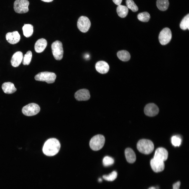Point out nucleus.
<instances>
[{"label": "nucleus", "mask_w": 189, "mask_h": 189, "mask_svg": "<svg viewBox=\"0 0 189 189\" xmlns=\"http://www.w3.org/2000/svg\"><path fill=\"white\" fill-rule=\"evenodd\" d=\"M60 148V144L59 141L55 138H51L45 143L42 150L45 155L52 156L58 153Z\"/></svg>", "instance_id": "nucleus-1"}, {"label": "nucleus", "mask_w": 189, "mask_h": 189, "mask_svg": "<svg viewBox=\"0 0 189 189\" xmlns=\"http://www.w3.org/2000/svg\"><path fill=\"white\" fill-rule=\"evenodd\" d=\"M137 148L140 153L145 154L151 153L154 148V144L150 140L146 139H141L138 142Z\"/></svg>", "instance_id": "nucleus-2"}, {"label": "nucleus", "mask_w": 189, "mask_h": 189, "mask_svg": "<svg viewBox=\"0 0 189 189\" xmlns=\"http://www.w3.org/2000/svg\"><path fill=\"white\" fill-rule=\"evenodd\" d=\"M105 142L104 136L102 135L98 134L93 136L90 140V147L93 150H98L103 147Z\"/></svg>", "instance_id": "nucleus-3"}, {"label": "nucleus", "mask_w": 189, "mask_h": 189, "mask_svg": "<svg viewBox=\"0 0 189 189\" xmlns=\"http://www.w3.org/2000/svg\"><path fill=\"white\" fill-rule=\"evenodd\" d=\"M56 75L54 73L47 71L41 72L36 75L35 79L37 81H45L48 83H54L56 78Z\"/></svg>", "instance_id": "nucleus-4"}, {"label": "nucleus", "mask_w": 189, "mask_h": 189, "mask_svg": "<svg viewBox=\"0 0 189 189\" xmlns=\"http://www.w3.org/2000/svg\"><path fill=\"white\" fill-rule=\"evenodd\" d=\"M51 48L52 52L55 59L58 60H61L63 55V49L62 43L56 40L52 43Z\"/></svg>", "instance_id": "nucleus-5"}, {"label": "nucleus", "mask_w": 189, "mask_h": 189, "mask_svg": "<svg viewBox=\"0 0 189 189\" xmlns=\"http://www.w3.org/2000/svg\"><path fill=\"white\" fill-rule=\"evenodd\" d=\"M29 2L28 0H16L14 4L15 11L18 13H24L29 10Z\"/></svg>", "instance_id": "nucleus-6"}, {"label": "nucleus", "mask_w": 189, "mask_h": 189, "mask_svg": "<svg viewBox=\"0 0 189 189\" xmlns=\"http://www.w3.org/2000/svg\"><path fill=\"white\" fill-rule=\"evenodd\" d=\"M40 108L36 104L32 103L24 107L22 109V113L27 116H32L37 114L40 111Z\"/></svg>", "instance_id": "nucleus-7"}, {"label": "nucleus", "mask_w": 189, "mask_h": 189, "mask_svg": "<svg viewBox=\"0 0 189 189\" xmlns=\"http://www.w3.org/2000/svg\"><path fill=\"white\" fill-rule=\"evenodd\" d=\"M171 31L170 29L167 28L163 29L160 32L159 36L160 43L163 45L168 43L171 40Z\"/></svg>", "instance_id": "nucleus-8"}, {"label": "nucleus", "mask_w": 189, "mask_h": 189, "mask_svg": "<svg viewBox=\"0 0 189 189\" xmlns=\"http://www.w3.org/2000/svg\"><path fill=\"white\" fill-rule=\"evenodd\" d=\"M91 25L90 21L87 17L81 16L78 18L77 22L78 29L81 32L86 33L88 31Z\"/></svg>", "instance_id": "nucleus-9"}, {"label": "nucleus", "mask_w": 189, "mask_h": 189, "mask_svg": "<svg viewBox=\"0 0 189 189\" xmlns=\"http://www.w3.org/2000/svg\"><path fill=\"white\" fill-rule=\"evenodd\" d=\"M144 112L146 115L152 117L157 115L159 112V109L158 107L155 104L149 103L145 106Z\"/></svg>", "instance_id": "nucleus-10"}, {"label": "nucleus", "mask_w": 189, "mask_h": 189, "mask_svg": "<svg viewBox=\"0 0 189 189\" xmlns=\"http://www.w3.org/2000/svg\"><path fill=\"white\" fill-rule=\"evenodd\" d=\"M75 99L78 101H85L88 100L90 98L89 91L86 89L79 90L75 94Z\"/></svg>", "instance_id": "nucleus-11"}, {"label": "nucleus", "mask_w": 189, "mask_h": 189, "mask_svg": "<svg viewBox=\"0 0 189 189\" xmlns=\"http://www.w3.org/2000/svg\"><path fill=\"white\" fill-rule=\"evenodd\" d=\"M150 164L153 170L156 172L162 171L165 168V164L164 161L154 158L151 160Z\"/></svg>", "instance_id": "nucleus-12"}, {"label": "nucleus", "mask_w": 189, "mask_h": 189, "mask_svg": "<svg viewBox=\"0 0 189 189\" xmlns=\"http://www.w3.org/2000/svg\"><path fill=\"white\" fill-rule=\"evenodd\" d=\"M168 155L166 149L162 147L159 148L156 150L153 158L164 162L167 160Z\"/></svg>", "instance_id": "nucleus-13"}, {"label": "nucleus", "mask_w": 189, "mask_h": 189, "mask_svg": "<svg viewBox=\"0 0 189 189\" xmlns=\"http://www.w3.org/2000/svg\"><path fill=\"white\" fill-rule=\"evenodd\" d=\"M6 38L8 42L11 44H15L18 42L20 39V36L17 31L7 33Z\"/></svg>", "instance_id": "nucleus-14"}, {"label": "nucleus", "mask_w": 189, "mask_h": 189, "mask_svg": "<svg viewBox=\"0 0 189 189\" xmlns=\"http://www.w3.org/2000/svg\"><path fill=\"white\" fill-rule=\"evenodd\" d=\"M23 57L22 53L20 51L16 52L12 56L11 60L12 66L14 67H18L22 62Z\"/></svg>", "instance_id": "nucleus-15"}, {"label": "nucleus", "mask_w": 189, "mask_h": 189, "mask_svg": "<svg viewBox=\"0 0 189 189\" xmlns=\"http://www.w3.org/2000/svg\"><path fill=\"white\" fill-rule=\"evenodd\" d=\"M96 70L101 74L107 73L109 70V66L106 62L101 61L97 62L95 66Z\"/></svg>", "instance_id": "nucleus-16"}, {"label": "nucleus", "mask_w": 189, "mask_h": 189, "mask_svg": "<svg viewBox=\"0 0 189 189\" xmlns=\"http://www.w3.org/2000/svg\"><path fill=\"white\" fill-rule=\"evenodd\" d=\"M47 44V41L44 38H42L38 40L34 45L35 51L38 53L42 52L46 48Z\"/></svg>", "instance_id": "nucleus-17"}, {"label": "nucleus", "mask_w": 189, "mask_h": 189, "mask_svg": "<svg viewBox=\"0 0 189 189\" xmlns=\"http://www.w3.org/2000/svg\"><path fill=\"white\" fill-rule=\"evenodd\" d=\"M125 154L127 160L130 163L134 162L136 160V156L133 150L130 148H126L125 151Z\"/></svg>", "instance_id": "nucleus-18"}, {"label": "nucleus", "mask_w": 189, "mask_h": 189, "mask_svg": "<svg viewBox=\"0 0 189 189\" xmlns=\"http://www.w3.org/2000/svg\"><path fill=\"white\" fill-rule=\"evenodd\" d=\"M3 92L7 94H12L15 92L16 88L15 87L14 84L10 82H8L3 83L2 86Z\"/></svg>", "instance_id": "nucleus-19"}, {"label": "nucleus", "mask_w": 189, "mask_h": 189, "mask_svg": "<svg viewBox=\"0 0 189 189\" xmlns=\"http://www.w3.org/2000/svg\"><path fill=\"white\" fill-rule=\"evenodd\" d=\"M22 30L24 35L26 37L28 38L31 36L33 32V27L30 24H24L22 28Z\"/></svg>", "instance_id": "nucleus-20"}, {"label": "nucleus", "mask_w": 189, "mask_h": 189, "mask_svg": "<svg viewBox=\"0 0 189 189\" xmlns=\"http://www.w3.org/2000/svg\"><path fill=\"white\" fill-rule=\"evenodd\" d=\"M116 10L118 16L122 18L126 17L128 12V8L127 7L121 4L118 6Z\"/></svg>", "instance_id": "nucleus-21"}, {"label": "nucleus", "mask_w": 189, "mask_h": 189, "mask_svg": "<svg viewBox=\"0 0 189 189\" xmlns=\"http://www.w3.org/2000/svg\"><path fill=\"white\" fill-rule=\"evenodd\" d=\"M117 55L120 60L124 61H128L130 58V53L125 50L119 51L117 53Z\"/></svg>", "instance_id": "nucleus-22"}, {"label": "nucleus", "mask_w": 189, "mask_h": 189, "mask_svg": "<svg viewBox=\"0 0 189 189\" xmlns=\"http://www.w3.org/2000/svg\"><path fill=\"white\" fill-rule=\"evenodd\" d=\"M169 5L168 0H157L156 5L158 8L161 11H165L168 8Z\"/></svg>", "instance_id": "nucleus-23"}, {"label": "nucleus", "mask_w": 189, "mask_h": 189, "mask_svg": "<svg viewBox=\"0 0 189 189\" xmlns=\"http://www.w3.org/2000/svg\"><path fill=\"white\" fill-rule=\"evenodd\" d=\"M180 28L185 30L188 29L189 30V14L186 15L182 20L180 24Z\"/></svg>", "instance_id": "nucleus-24"}, {"label": "nucleus", "mask_w": 189, "mask_h": 189, "mask_svg": "<svg viewBox=\"0 0 189 189\" xmlns=\"http://www.w3.org/2000/svg\"><path fill=\"white\" fill-rule=\"evenodd\" d=\"M137 18L141 21L146 22L149 20L150 15L148 12H144L139 13L137 15Z\"/></svg>", "instance_id": "nucleus-25"}, {"label": "nucleus", "mask_w": 189, "mask_h": 189, "mask_svg": "<svg viewBox=\"0 0 189 189\" xmlns=\"http://www.w3.org/2000/svg\"><path fill=\"white\" fill-rule=\"evenodd\" d=\"M32 54L30 50L28 51L23 57L22 63L24 65H29L32 60Z\"/></svg>", "instance_id": "nucleus-26"}, {"label": "nucleus", "mask_w": 189, "mask_h": 189, "mask_svg": "<svg viewBox=\"0 0 189 189\" xmlns=\"http://www.w3.org/2000/svg\"><path fill=\"white\" fill-rule=\"evenodd\" d=\"M127 7L133 12H136L138 9V7L133 0H126Z\"/></svg>", "instance_id": "nucleus-27"}, {"label": "nucleus", "mask_w": 189, "mask_h": 189, "mask_svg": "<svg viewBox=\"0 0 189 189\" xmlns=\"http://www.w3.org/2000/svg\"><path fill=\"white\" fill-rule=\"evenodd\" d=\"M117 172L113 171L108 175H104L103 177L105 180L108 181H113L117 178Z\"/></svg>", "instance_id": "nucleus-28"}, {"label": "nucleus", "mask_w": 189, "mask_h": 189, "mask_svg": "<svg viewBox=\"0 0 189 189\" xmlns=\"http://www.w3.org/2000/svg\"><path fill=\"white\" fill-rule=\"evenodd\" d=\"M114 160L112 158L108 156L104 157L103 160V164L106 167L112 165L114 163Z\"/></svg>", "instance_id": "nucleus-29"}, {"label": "nucleus", "mask_w": 189, "mask_h": 189, "mask_svg": "<svg viewBox=\"0 0 189 189\" xmlns=\"http://www.w3.org/2000/svg\"><path fill=\"white\" fill-rule=\"evenodd\" d=\"M171 140L172 144L175 146H179L181 144V139L178 136H173L171 138Z\"/></svg>", "instance_id": "nucleus-30"}, {"label": "nucleus", "mask_w": 189, "mask_h": 189, "mask_svg": "<svg viewBox=\"0 0 189 189\" xmlns=\"http://www.w3.org/2000/svg\"><path fill=\"white\" fill-rule=\"evenodd\" d=\"M181 183L180 181H178L174 183L173 185V189H180V187Z\"/></svg>", "instance_id": "nucleus-31"}, {"label": "nucleus", "mask_w": 189, "mask_h": 189, "mask_svg": "<svg viewBox=\"0 0 189 189\" xmlns=\"http://www.w3.org/2000/svg\"><path fill=\"white\" fill-rule=\"evenodd\" d=\"M122 0H112L113 2L118 6L120 5Z\"/></svg>", "instance_id": "nucleus-32"}, {"label": "nucleus", "mask_w": 189, "mask_h": 189, "mask_svg": "<svg viewBox=\"0 0 189 189\" xmlns=\"http://www.w3.org/2000/svg\"><path fill=\"white\" fill-rule=\"evenodd\" d=\"M41 1L45 2H49L52 1L53 0H41Z\"/></svg>", "instance_id": "nucleus-33"}, {"label": "nucleus", "mask_w": 189, "mask_h": 189, "mask_svg": "<svg viewBox=\"0 0 189 189\" xmlns=\"http://www.w3.org/2000/svg\"><path fill=\"white\" fill-rule=\"evenodd\" d=\"M148 189H156V188L154 187H149Z\"/></svg>", "instance_id": "nucleus-34"}, {"label": "nucleus", "mask_w": 189, "mask_h": 189, "mask_svg": "<svg viewBox=\"0 0 189 189\" xmlns=\"http://www.w3.org/2000/svg\"><path fill=\"white\" fill-rule=\"evenodd\" d=\"M89 55L88 54H87L86 55V56H85V58L86 59H88L89 57Z\"/></svg>", "instance_id": "nucleus-35"}, {"label": "nucleus", "mask_w": 189, "mask_h": 189, "mask_svg": "<svg viewBox=\"0 0 189 189\" xmlns=\"http://www.w3.org/2000/svg\"><path fill=\"white\" fill-rule=\"evenodd\" d=\"M98 181L99 182H101L102 181V179L101 178H99L98 179Z\"/></svg>", "instance_id": "nucleus-36"}]
</instances>
